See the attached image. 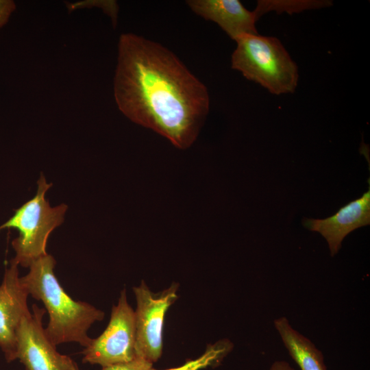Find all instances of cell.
Segmentation results:
<instances>
[{
  "instance_id": "cell-7",
  "label": "cell",
  "mask_w": 370,
  "mask_h": 370,
  "mask_svg": "<svg viewBox=\"0 0 370 370\" xmlns=\"http://www.w3.org/2000/svg\"><path fill=\"white\" fill-rule=\"evenodd\" d=\"M45 309L32 305V312L25 317L16 332V359L26 370H75L72 358L56 350L42 324Z\"/></svg>"
},
{
  "instance_id": "cell-9",
  "label": "cell",
  "mask_w": 370,
  "mask_h": 370,
  "mask_svg": "<svg viewBox=\"0 0 370 370\" xmlns=\"http://www.w3.org/2000/svg\"><path fill=\"white\" fill-rule=\"evenodd\" d=\"M304 226L319 232L326 240L331 256L341 247L343 239L352 231L370 224V189L360 197L341 208L325 219L304 218Z\"/></svg>"
},
{
  "instance_id": "cell-5",
  "label": "cell",
  "mask_w": 370,
  "mask_h": 370,
  "mask_svg": "<svg viewBox=\"0 0 370 370\" xmlns=\"http://www.w3.org/2000/svg\"><path fill=\"white\" fill-rule=\"evenodd\" d=\"M179 284L154 293L144 281L133 288L136 299L135 356L153 363L162 352V331L165 314L177 300Z\"/></svg>"
},
{
  "instance_id": "cell-10",
  "label": "cell",
  "mask_w": 370,
  "mask_h": 370,
  "mask_svg": "<svg viewBox=\"0 0 370 370\" xmlns=\"http://www.w3.org/2000/svg\"><path fill=\"white\" fill-rule=\"evenodd\" d=\"M186 3L197 15L216 23L234 41L245 35L258 34L257 15L238 0H188Z\"/></svg>"
},
{
  "instance_id": "cell-1",
  "label": "cell",
  "mask_w": 370,
  "mask_h": 370,
  "mask_svg": "<svg viewBox=\"0 0 370 370\" xmlns=\"http://www.w3.org/2000/svg\"><path fill=\"white\" fill-rule=\"evenodd\" d=\"M114 95L130 120L182 149L195 141L210 108L207 88L173 53L132 33L119 40Z\"/></svg>"
},
{
  "instance_id": "cell-4",
  "label": "cell",
  "mask_w": 370,
  "mask_h": 370,
  "mask_svg": "<svg viewBox=\"0 0 370 370\" xmlns=\"http://www.w3.org/2000/svg\"><path fill=\"white\" fill-rule=\"evenodd\" d=\"M52 185L41 173L36 195L0 226V230L14 228L18 232V236L12 241L15 256L11 260L18 266L29 268L34 261L46 255L49 235L64 222L68 206H51L45 197Z\"/></svg>"
},
{
  "instance_id": "cell-3",
  "label": "cell",
  "mask_w": 370,
  "mask_h": 370,
  "mask_svg": "<svg viewBox=\"0 0 370 370\" xmlns=\"http://www.w3.org/2000/svg\"><path fill=\"white\" fill-rule=\"evenodd\" d=\"M231 66L273 95L293 93L298 68L282 42L273 36H243L236 40Z\"/></svg>"
},
{
  "instance_id": "cell-18",
  "label": "cell",
  "mask_w": 370,
  "mask_h": 370,
  "mask_svg": "<svg viewBox=\"0 0 370 370\" xmlns=\"http://www.w3.org/2000/svg\"><path fill=\"white\" fill-rule=\"evenodd\" d=\"M75 370H79L78 367H77Z\"/></svg>"
},
{
  "instance_id": "cell-11",
  "label": "cell",
  "mask_w": 370,
  "mask_h": 370,
  "mask_svg": "<svg viewBox=\"0 0 370 370\" xmlns=\"http://www.w3.org/2000/svg\"><path fill=\"white\" fill-rule=\"evenodd\" d=\"M273 325L290 356L301 370H327L323 353L308 338L294 329L286 317L275 319Z\"/></svg>"
},
{
  "instance_id": "cell-8",
  "label": "cell",
  "mask_w": 370,
  "mask_h": 370,
  "mask_svg": "<svg viewBox=\"0 0 370 370\" xmlns=\"http://www.w3.org/2000/svg\"><path fill=\"white\" fill-rule=\"evenodd\" d=\"M29 295L18 265L10 261L0 285V347L8 362L16 359V332L22 319L31 313Z\"/></svg>"
},
{
  "instance_id": "cell-16",
  "label": "cell",
  "mask_w": 370,
  "mask_h": 370,
  "mask_svg": "<svg viewBox=\"0 0 370 370\" xmlns=\"http://www.w3.org/2000/svg\"><path fill=\"white\" fill-rule=\"evenodd\" d=\"M16 10V4L12 0H0V29L9 21L12 13Z\"/></svg>"
},
{
  "instance_id": "cell-2",
  "label": "cell",
  "mask_w": 370,
  "mask_h": 370,
  "mask_svg": "<svg viewBox=\"0 0 370 370\" xmlns=\"http://www.w3.org/2000/svg\"><path fill=\"white\" fill-rule=\"evenodd\" d=\"M56 264L53 256L47 253L30 264L21 280L29 295L42 301L48 312L45 331L50 341L55 346L74 342L85 347L92 339L88 330L103 319L104 312L86 301L73 299L55 275Z\"/></svg>"
},
{
  "instance_id": "cell-6",
  "label": "cell",
  "mask_w": 370,
  "mask_h": 370,
  "mask_svg": "<svg viewBox=\"0 0 370 370\" xmlns=\"http://www.w3.org/2000/svg\"><path fill=\"white\" fill-rule=\"evenodd\" d=\"M135 339L134 311L123 289L106 328L82 351V362L105 367L130 361L136 357Z\"/></svg>"
},
{
  "instance_id": "cell-13",
  "label": "cell",
  "mask_w": 370,
  "mask_h": 370,
  "mask_svg": "<svg viewBox=\"0 0 370 370\" xmlns=\"http://www.w3.org/2000/svg\"><path fill=\"white\" fill-rule=\"evenodd\" d=\"M332 4L330 1H276L262 0L258 1L257 6L254 10L259 18L263 14L270 11L278 13L286 12L288 14L297 13L306 10L317 9L328 7Z\"/></svg>"
},
{
  "instance_id": "cell-12",
  "label": "cell",
  "mask_w": 370,
  "mask_h": 370,
  "mask_svg": "<svg viewBox=\"0 0 370 370\" xmlns=\"http://www.w3.org/2000/svg\"><path fill=\"white\" fill-rule=\"evenodd\" d=\"M233 343L228 339H221L207 345L205 352L195 360H190L178 367L165 370H199L209 366L218 365L231 352ZM150 370H158L153 367Z\"/></svg>"
},
{
  "instance_id": "cell-17",
  "label": "cell",
  "mask_w": 370,
  "mask_h": 370,
  "mask_svg": "<svg viewBox=\"0 0 370 370\" xmlns=\"http://www.w3.org/2000/svg\"><path fill=\"white\" fill-rule=\"evenodd\" d=\"M269 370H294V369L286 361L276 360L272 363Z\"/></svg>"
},
{
  "instance_id": "cell-15",
  "label": "cell",
  "mask_w": 370,
  "mask_h": 370,
  "mask_svg": "<svg viewBox=\"0 0 370 370\" xmlns=\"http://www.w3.org/2000/svg\"><path fill=\"white\" fill-rule=\"evenodd\" d=\"M152 365L147 360L136 356L130 361L102 367L101 370H150Z\"/></svg>"
},
{
  "instance_id": "cell-14",
  "label": "cell",
  "mask_w": 370,
  "mask_h": 370,
  "mask_svg": "<svg viewBox=\"0 0 370 370\" xmlns=\"http://www.w3.org/2000/svg\"><path fill=\"white\" fill-rule=\"evenodd\" d=\"M65 3L69 14L76 9L89 8L92 6L99 7L112 18L113 26L116 25L119 5L115 1H84L75 3L66 2Z\"/></svg>"
}]
</instances>
